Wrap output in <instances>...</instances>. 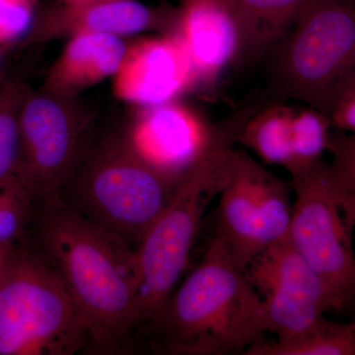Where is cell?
I'll use <instances>...</instances> for the list:
<instances>
[{"label": "cell", "instance_id": "cell-1", "mask_svg": "<svg viewBox=\"0 0 355 355\" xmlns=\"http://www.w3.org/2000/svg\"><path fill=\"white\" fill-rule=\"evenodd\" d=\"M42 244L87 324L91 340L121 342L135 330V250L58 198L46 202Z\"/></svg>", "mask_w": 355, "mask_h": 355}, {"label": "cell", "instance_id": "cell-2", "mask_svg": "<svg viewBox=\"0 0 355 355\" xmlns=\"http://www.w3.org/2000/svg\"><path fill=\"white\" fill-rule=\"evenodd\" d=\"M146 324L157 331L163 352L176 355L237 354L263 335L260 295L216 235L200 265Z\"/></svg>", "mask_w": 355, "mask_h": 355}, {"label": "cell", "instance_id": "cell-3", "mask_svg": "<svg viewBox=\"0 0 355 355\" xmlns=\"http://www.w3.org/2000/svg\"><path fill=\"white\" fill-rule=\"evenodd\" d=\"M273 51L272 89L329 119L355 80V0H311Z\"/></svg>", "mask_w": 355, "mask_h": 355}, {"label": "cell", "instance_id": "cell-4", "mask_svg": "<svg viewBox=\"0 0 355 355\" xmlns=\"http://www.w3.org/2000/svg\"><path fill=\"white\" fill-rule=\"evenodd\" d=\"M91 340L50 261L18 252L0 282V355H69Z\"/></svg>", "mask_w": 355, "mask_h": 355}, {"label": "cell", "instance_id": "cell-5", "mask_svg": "<svg viewBox=\"0 0 355 355\" xmlns=\"http://www.w3.org/2000/svg\"><path fill=\"white\" fill-rule=\"evenodd\" d=\"M232 151V144L219 146L180 180L167 207L135 250L139 288L135 329L150 320L174 291L188 265L203 214L225 184Z\"/></svg>", "mask_w": 355, "mask_h": 355}, {"label": "cell", "instance_id": "cell-6", "mask_svg": "<svg viewBox=\"0 0 355 355\" xmlns=\"http://www.w3.org/2000/svg\"><path fill=\"white\" fill-rule=\"evenodd\" d=\"M291 174L296 198L289 240L323 282L334 309H347L355 295V193L343 188L322 158Z\"/></svg>", "mask_w": 355, "mask_h": 355}, {"label": "cell", "instance_id": "cell-7", "mask_svg": "<svg viewBox=\"0 0 355 355\" xmlns=\"http://www.w3.org/2000/svg\"><path fill=\"white\" fill-rule=\"evenodd\" d=\"M179 182L144 162L123 139L103 144L69 184L74 209L137 250Z\"/></svg>", "mask_w": 355, "mask_h": 355}, {"label": "cell", "instance_id": "cell-8", "mask_svg": "<svg viewBox=\"0 0 355 355\" xmlns=\"http://www.w3.org/2000/svg\"><path fill=\"white\" fill-rule=\"evenodd\" d=\"M92 118L77 97L28 89L19 113L17 178L43 202L58 198L74 177Z\"/></svg>", "mask_w": 355, "mask_h": 355}, {"label": "cell", "instance_id": "cell-9", "mask_svg": "<svg viewBox=\"0 0 355 355\" xmlns=\"http://www.w3.org/2000/svg\"><path fill=\"white\" fill-rule=\"evenodd\" d=\"M220 195L216 236L245 272L257 254L288 237L291 190L245 149H233Z\"/></svg>", "mask_w": 355, "mask_h": 355}, {"label": "cell", "instance_id": "cell-10", "mask_svg": "<svg viewBox=\"0 0 355 355\" xmlns=\"http://www.w3.org/2000/svg\"><path fill=\"white\" fill-rule=\"evenodd\" d=\"M252 108L212 125L188 105L172 101L140 108L125 140L149 166L181 180L226 140L235 139Z\"/></svg>", "mask_w": 355, "mask_h": 355}, {"label": "cell", "instance_id": "cell-11", "mask_svg": "<svg viewBox=\"0 0 355 355\" xmlns=\"http://www.w3.org/2000/svg\"><path fill=\"white\" fill-rule=\"evenodd\" d=\"M261 300L263 333L277 342L305 333L335 311L323 282L293 247L289 237L257 254L245 270Z\"/></svg>", "mask_w": 355, "mask_h": 355}, {"label": "cell", "instance_id": "cell-12", "mask_svg": "<svg viewBox=\"0 0 355 355\" xmlns=\"http://www.w3.org/2000/svg\"><path fill=\"white\" fill-rule=\"evenodd\" d=\"M112 79L114 95L139 108L176 100L197 89L190 53L176 30L128 44Z\"/></svg>", "mask_w": 355, "mask_h": 355}, {"label": "cell", "instance_id": "cell-13", "mask_svg": "<svg viewBox=\"0 0 355 355\" xmlns=\"http://www.w3.org/2000/svg\"><path fill=\"white\" fill-rule=\"evenodd\" d=\"M176 9L146 6L139 0H116L99 3L71 4L55 2L38 11L31 31L22 46L69 39L80 34L132 36L146 31L171 32Z\"/></svg>", "mask_w": 355, "mask_h": 355}, {"label": "cell", "instance_id": "cell-14", "mask_svg": "<svg viewBox=\"0 0 355 355\" xmlns=\"http://www.w3.org/2000/svg\"><path fill=\"white\" fill-rule=\"evenodd\" d=\"M175 30L190 53L197 89H214L222 71L241 62L243 34L234 0H179Z\"/></svg>", "mask_w": 355, "mask_h": 355}, {"label": "cell", "instance_id": "cell-15", "mask_svg": "<svg viewBox=\"0 0 355 355\" xmlns=\"http://www.w3.org/2000/svg\"><path fill=\"white\" fill-rule=\"evenodd\" d=\"M128 46L123 38L112 35L80 34L67 39L42 89L64 97H77L116 74Z\"/></svg>", "mask_w": 355, "mask_h": 355}, {"label": "cell", "instance_id": "cell-16", "mask_svg": "<svg viewBox=\"0 0 355 355\" xmlns=\"http://www.w3.org/2000/svg\"><path fill=\"white\" fill-rule=\"evenodd\" d=\"M241 22V60L268 53L297 19L311 0H234Z\"/></svg>", "mask_w": 355, "mask_h": 355}, {"label": "cell", "instance_id": "cell-17", "mask_svg": "<svg viewBox=\"0 0 355 355\" xmlns=\"http://www.w3.org/2000/svg\"><path fill=\"white\" fill-rule=\"evenodd\" d=\"M294 110L280 103L257 104L243 123L236 141L258 154L268 164L294 167L291 146V121Z\"/></svg>", "mask_w": 355, "mask_h": 355}, {"label": "cell", "instance_id": "cell-18", "mask_svg": "<svg viewBox=\"0 0 355 355\" xmlns=\"http://www.w3.org/2000/svg\"><path fill=\"white\" fill-rule=\"evenodd\" d=\"M245 355H354V323H336L323 318L313 328L284 342L263 338L248 347Z\"/></svg>", "mask_w": 355, "mask_h": 355}, {"label": "cell", "instance_id": "cell-19", "mask_svg": "<svg viewBox=\"0 0 355 355\" xmlns=\"http://www.w3.org/2000/svg\"><path fill=\"white\" fill-rule=\"evenodd\" d=\"M28 89L19 79L0 83V184L18 179L19 113Z\"/></svg>", "mask_w": 355, "mask_h": 355}, {"label": "cell", "instance_id": "cell-20", "mask_svg": "<svg viewBox=\"0 0 355 355\" xmlns=\"http://www.w3.org/2000/svg\"><path fill=\"white\" fill-rule=\"evenodd\" d=\"M330 123V120L316 110H294L291 121L294 167L291 173L321 158L328 146Z\"/></svg>", "mask_w": 355, "mask_h": 355}, {"label": "cell", "instance_id": "cell-21", "mask_svg": "<svg viewBox=\"0 0 355 355\" xmlns=\"http://www.w3.org/2000/svg\"><path fill=\"white\" fill-rule=\"evenodd\" d=\"M35 200L18 179L0 184V243L15 245L22 237L31 218Z\"/></svg>", "mask_w": 355, "mask_h": 355}, {"label": "cell", "instance_id": "cell-22", "mask_svg": "<svg viewBox=\"0 0 355 355\" xmlns=\"http://www.w3.org/2000/svg\"><path fill=\"white\" fill-rule=\"evenodd\" d=\"M38 14L36 0H0V46L22 44Z\"/></svg>", "mask_w": 355, "mask_h": 355}, {"label": "cell", "instance_id": "cell-23", "mask_svg": "<svg viewBox=\"0 0 355 355\" xmlns=\"http://www.w3.org/2000/svg\"><path fill=\"white\" fill-rule=\"evenodd\" d=\"M327 149H330L335 157L331 168L336 179L343 188L355 193L354 137H347L342 132H338L335 137L329 135Z\"/></svg>", "mask_w": 355, "mask_h": 355}, {"label": "cell", "instance_id": "cell-24", "mask_svg": "<svg viewBox=\"0 0 355 355\" xmlns=\"http://www.w3.org/2000/svg\"><path fill=\"white\" fill-rule=\"evenodd\" d=\"M329 120L340 130H355V80L347 84L334 104Z\"/></svg>", "mask_w": 355, "mask_h": 355}, {"label": "cell", "instance_id": "cell-25", "mask_svg": "<svg viewBox=\"0 0 355 355\" xmlns=\"http://www.w3.org/2000/svg\"><path fill=\"white\" fill-rule=\"evenodd\" d=\"M16 253L15 245L0 243V282L6 275L7 268L13 260Z\"/></svg>", "mask_w": 355, "mask_h": 355}, {"label": "cell", "instance_id": "cell-26", "mask_svg": "<svg viewBox=\"0 0 355 355\" xmlns=\"http://www.w3.org/2000/svg\"><path fill=\"white\" fill-rule=\"evenodd\" d=\"M57 1L60 3L79 6V4L99 3V2L116 1V0H57Z\"/></svg>", "mask_w": 355, "mask_h": 355}, {"label": "cell", "instance_id": "cell-27", "mask_svg": "<svg viewBox=\"0 0 355 355\" xmlns=\"http://www.w3.org/2000/svg\"><path fill=\"white\" fill-rule=\"evenodd\" d=\"M6 57V49L1 48L0 46V83L3 80V77H2V72H3V67H4V58Z\"/></svg>", "mask_w": 355, "mask_h": 355}]
</instances>
